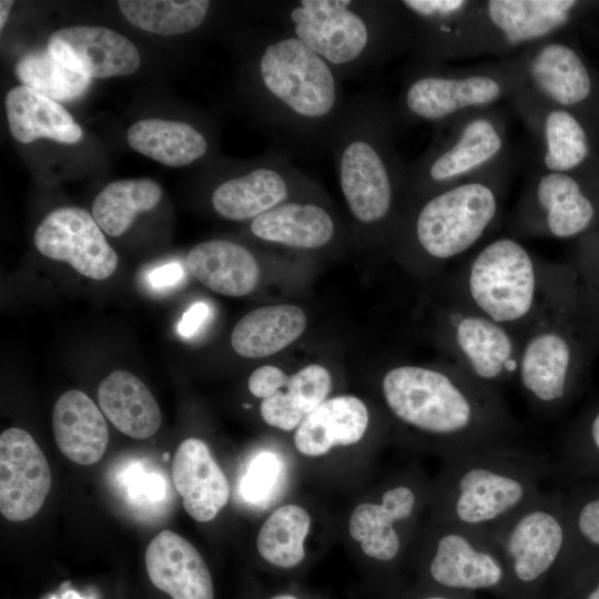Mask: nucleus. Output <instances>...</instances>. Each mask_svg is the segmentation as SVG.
<instances>
[{"label": "nucleus", "instance_id": "f257e3e1", "mask_svg": "<svg viewBox=\"0 0 599 599\" xmlns=\"http://www.w3.org/2000/svg\"><path fill=\"white\" fill-rule=\"evenodd\" d=\"M250 74L260 114L277 142L297 152L329 150L347 101L324 59L286 29L271 27L253 48Z\"/></svg>", "mask_w": 599, "mask_h": 599}, {"label": "nucleus", "instance_id": "f03ea898", "mask_svg": "<svg viewBox=\"0 0 599 599\" xmlns=\"http://www.w3.org/2000/svg\"><path fill=\"white\" fill-rule=\"evenodd\" d=\"M395 108L376 91L354 95L332 136L338 184L352 219L367 230L392 229L399 215L406 164L395 145Z\"/></svg>", "mask_w": 599, "mask_h": 599}, {"label": "nucleus", "instance_id": "7ed1b4c3", "mask_svg": "<svg viewBox=\"0 0 599 599\" xmlns=\"http://www.w3.org/2000/svg\"><path fill=\"white\" fill-rule=\"evenodd\" d=\"M570 263H554L502 235L479 246L458 266L448 302L480 314L520 336L572 290Z\"/></svg>", "mask_w": 599, "mask_h": 599}, {"label": "nucleus", "instance_id": "20e7f679", "mask_svg": "<svg viewBox=\"0 0 599 599\" xmlns=\"http://www.w3.org/2000/svg\"><path fill=\"white\" fill-rule=\"evenodd\" d=\"M267 13L341 79L382 65L412 47L410 23L400 1H273Z\"/></svg>", "mask_w": 599, "mask_h": 599}, {"label": "nucleus", "instance_id": "39448f33", "mask_svg": "<svg viewBox=\"0 0 599 599\" xmlns=\"http://www.w3.org/2000/svg\"><path fill=\"white\" fill-rule=\"evenodd\" d=\"M517 164L518 156L404 204L395 236L430 264L459 258L496 227Z\"/></svg>", "mask_w": 599, "mask_h": 599}, {"label": "nucleus", "instance_id": "423d86ee", "mask_svg": "<svg viewBox=\"0 0 599 599\" xmlns=\"http://www.w3.org/2000/svg\"><path fill=\"white\" fill-rule=\"evenodd\" d=\"M599 353V308L576 286L521 336L517 377L540 405L564 402Z\"/></svg>", "mask_w": 599, "mask_h": 599}, {"label": "nucleus", "instance_id": "0eeeda50", "mask_svg": "<svg viewBox=\"0 0 599 599\" xmlns=\"http://www.w3.org/2000/svg\"><path fill=\"white\" fill-rule=\"evenodd\" d=\"M382 390L394 416L434 435L463 437L498 419L488 387L454 365L395 366L384 375Z\"/></svg>", "mask_w": 599, "mask_h": 599}, {"label": "nucleus", "instance_id": "6e6552de", "mask_svg": "<svg viewBox=\"0 0 599 599\" xmlns=\"http://www.w3.org/2000/svg\"><path fill=\"white\" fill-rule=\"evenodd\" d=\"M524 83L518 54L468 68L413 61L394 104L397 123L440 126L510 100Z\"/></svg>", "mask_w": 599, "mask_h": 599}, {"label": "nucleus", "instance_id": "1a4fd4ad", "mask_svg": "<svg viewBox=\"0 0 599 599\" xmlns=\"http://www.w3.org/2000/svg\"><path fill=\"white\" fill-rule=\"evenodd\" d=\"M436 129L428 149L406 164L402 207L517 156L507 119L496 106L466 113Z\"/></svg>", "mask_w": 599, "mask_h": 599}, {"label": "nucleus", "instance_id": "9d476101", "mask_svg": "<svg viewBox=\"0 0 599 599\" xmlns=\"http://www.w3.org/2000/svg\"><path fill=\"white\" fill-rule=\"evenodd\" d=\"M576 0H464L449 40V59L511 57L558 37L573 20Z\"/></svg>", "mask_w": 599, "mask_h": 599}, {"label": "nucleus", "instance_id": "9b49d317", "mask_svg": "<svg viewBox=\"0 0 599 599\" xmlns=\"http://www.w3.org/2000/svg\"><path fill=\"white\" fill-rule=\"evenodd\" d=\"M599 206L573 173L535 169L508 220L515 237L568 240L595 227Z\"/></svg>", "mask_w": 599, "mask_h": 599}, {"label": "nucleus", "instance_id": "f8f14e48", "mask_svg": "<svg viewBox=\"0 0 599 599\" xmlns=\"http://www.w3.org/2000/svg\"><path fill=\"white\" fill-rule=\"evenodd\" d=\"M439 337L453 365L490 386L517 375L521 336L448 302L439 315Z\"/></svg>", "mask_w": 599, "mask_h": 599}, {"label": "nucleus", "instance_id": "ddd939ff", "mask_svg": "<svg viewBox=\"0 0 599 599\" xmlns=\"http://www.w3.org/2000/svg\"><path fill=\"white\" fill-rule=\"evenodd\" d=\"M317 189V184L290 161L287 153L275 150L219 182L210 202L215 213L226 220L253 221Z\"/></svg>", "mask_w": 599, "mask_h": 599}, {"label": "nucleus", "instance_id": "4468645a", "mask_svg": "<svg viewBox=\"0 0 599 599\" xmlns=\"http://www.w3.org/2000/svg\"><path fill=\"white\" fill-rule=\"evenodd\" d=\"M33 241L45 257L67 262L92 280H105L118 267V254L94 217L81 207L63 206L51 211L37 227Z\"/></svg>", "mask_w": 599, "mask_h": 599}, {"label": "nucleus", "instance_id": "2eb2a0df", "mask_svg": "<svg viewBox=\"0 0 599 599\" xmlns=\"http://www.w3.org/2000/svg\"><path fill=\"white\" fill-rule=\"evenodd\" d=\"M509 101L531 134L537 169L573 173L586 163L590 141L578 116L541 100L525 83Z\"/></svg>", "mask_w": 599, "mask_h": 599}, {"label": "nucleus", "instance_id": "dca6fc26", "mask_svg": "<svg viewBox=\"0 0 599 599\" xmlns=\"http://www.w3.org/2000/svg\"><path fill=\"white\" fill-rule=\"evenodd\" d=\"M525 87L549 104L577 116L595 91L589 68L577 50L558 37L518 53Z\"/></svg>", "mask_w": 599, "mask_h": 599}, {"label": "nucleus", "instance_id": "f3484780", "mask_svg": "<svg viewBox=\"0 0 599 599\" xmlns=\"http://www.w3.org/2000/svg\"><path fill=\"white\" fill-rule=\"evenodd\" d=\"M51 486L47 458L32 436L8 428L0 436V511L10 521L33 517Z\"/></svg>", "mask_w": 599, "mask_h": 599}, {"label": "nucleus", "instance_id": "a211bd4d", "mask_svg": "<svg viewBox=\"0 0 599 599\" xmlns=\"http://www.w3.org/2000/svg\"><path fill=\"white\" fill-rule=\"evenodd\" d=\"M48 51L69 69L88 78L129 75L140 65L136 47L119 32L95 26H72L54 31Z\"/></svg>", "mask_w": 599, "mask_h": 599}, {"label": "nucleus", "instance_id": "6ab92c4d", "mask_svg": "<svg viewBox=\"0 0 599 599\" xmlns=\"http://www.w3.org/2000/svg\"><path fill=\"white\" fill-rule=\"evenodd\" d=\"M151 582L172 599H213L209 568L197 549L171 530H162L145 550Z\"/></svg>", "mask_w": 599, "mask_h": 599}, {"label": "nucleus", "instance_id": "aec40b11", "mask_svg": "<svg viewBox=\"0 0 599 599\" xmlns=\"http://www.w3.org/2000/svg\"><path fill=\"white\" fill-rule=\"evenodd\" d=\"M172 479L184 509L196 521L214 519L229 500L227 479L207 445L199 438H187L179 445Z\"/></svg>", "mask_w": 599, "mask_h": 599}, {"label": "nucleus", "instance_id": "412c9836", "mask_svg": "<svg viewBox=\"0 0 599 599\" xmlns=\"http://www.w3.org/2000/svg\"><path fill=\"white\" fill-rule=\"evenodd\" d=\"M302 196L251 221V233L258 240L297 250L314 251L329 245L337 234L333 213L318 200Z\"/></svg>", "mask_w": 599, "mask_h": 599}, {"label": "nucleus", "instance_id": "4be33fe9", "mask_svg": "<svg viewBox=\"0 0 599 599\" xmlns=\"http://www.w3.org/2000/svg\"><path fill=\"white\" fill-rule=\"evenodd\" d=\"M52 429L62 454L80 465H92L101 459L109 430L99 407L81 390L62 394L53 407Z\"/></svg>", "mask_w": 599, "mask_h": 599}, {"label": "nucleus", "instance_id": "5701e85b", "mask_svg": "<svg viewBox=\"0 0 599 599\" xmlns=\"http://www.w3.org/2000/svg\"><path fill=\"white\" fill-rule=\"evenodd\" d=\"M186 266L204 286L225 296L240 297L253 292L260 265L244 245L229 240L196 244L186 256Z\"/></svg>", "mask_w": 599, "mask_h": 599}, {"label": "nucleus", "instance_id": "b1692460", "mask_svg": "<svg viewBox=\"0 0 599 599\" xmlns=\"http://www.w3.org/2000/svg\"><path fill=\"white\" fill-rule=\"evenodd\" d=\"M365 404L352 395L325 399L298 425L294 444L306 456H322L335 446L358 443L368 426Z\"/></svg>", "mask_w": 599, "mask_h": 599}, {"label": "nucleus", "instance_id": "393cba45", "mask_svg": "<svg viewBox=\"0 0 599 599\" xmlns=\"http://www.w3.org/2000/svg\"><path fill=\"white\" fill-rule=\"evenodd\" d=\"M103 414L122 434L148 439L160 428V407L145 384L129 370L116 369L98 387Z\"/></svg>", "mask_w": 599, "mask_h": 599}, {"label": "nucleus", "instance_id": "a878e982", "mask_svg": "<svg viewBox=\"0 0 599 599\" xmlns=\"http://www.w3.org/2000/svg\"><path fill=\"white\" fill-rule=\"evenodd\" d=\"M4 104L10 133L18 142L50 139L72 144L83 135L80 125L59 102L23 84L7 93Z\"/></svg>", "mask_w": 599, "mask_h": 599}, {"label": "nucleus", "instance_id": "bb28decb", "mask_svg": "<svg viewBox=\"0 0 599 599\" xmlns=\"http://www.w3.org/2000/svg\"><path fill=\"white\" fill-rule=\"evenodd\" d=\"M306 325V315L296 305L258 307L236 323L232 331L231 345L242 357H267L295 342Z\"/></svg>", "mask_w": 599, "mask_h": 599}, {"label": "nucleus", "instance_id": "cd10ccee", "mask_svg": "<svg viewBox=\"0 0 599 599\" xmlns=\"http://www.w3.org/2000/svg\"><path fill=\"white\" fill-rule=\"evenodd\" d=\"M414 493L404 486L384 493L382 504L358 505L349 520V534L361 542L363 552L374 559L388 561L399 551V537L393 527L396 520L412 515Z\"/></svg>", "mask_w": 599, "mask_h": 599}, {"label": "nucleus", "instance_id": "c85d7f7f", "mask_svg": "<svg viewBox=\"0 0 599 599\" xmlns=\"http://www.w3.org/2000/svg\"><path fill=\"white\" fill-rule=\"evenodd\" d=\"M129 145L136 152L167 166H185L209 150V139L187 122L145 119L128 130Z\"/></svg>", "mask_w": 599, "mask_h": 599}, {"label": "nucleus", "instance_id": "c756f323", "mask_svg": "<svg viewBox=\"0 0 599 599\" xmlns=\"http://www.w3.org/2000/svg\"><path fill=\"white\" fill-rule=\"evenodd\" d=\"M562 541V527L551 514L537 510L524 516L508 539L517 578L532 581L546 572L555 562Z\"/></svg>", "mask_w": 599, "mask_h": 599}, {"label": "nucleus", "instance_id": "7c9ffc66", "mask_svg": "<svg viewBox=\"0 0 599 599\" xmlns=\"http://www.w3.org/2000/svg\"><path fill=\"white\" fill-rule=\"evenodd\" d=\"M430 575L446 587L483 589L496 586L502 570L489 554L476 550L465 537L448 534L438 541Z\"/></svg>", "mask_w": 599, "mask_h": 599}, {"label": "nucleus", "instance_id": "2f4dec72", "mask_svg": "<svg viewBox=\"0 0 599 599\" xmlns=\"http://www.w3.org/2000/svg\"><path fill=\"white\" fill-rule=\"evenodd\" d=\"M458 486L456 514L466 524H480L504 515L525 494L518 480L486 468L466 471Z\"/></svg>", "mask_w": 599, "mask_h": 599}, {"label": "nucleus", "instance_id": "473e14b6", "mask_svg": "<svg viewBox=\"0 0 599 599\" xmlns=\"http://www.w3.org/2000/svg\"><path fill=\"white\" fill-rule=\"evenodd\" d=\"M331 386L332 377L324 366L307 365L290 376L285 392L262 400L261 416L270 426L290 432L326 399Z\"/></svg>", "mask_w": 599, "mask_h": 599}, {"label": "nucleus", "instance_id": "72a5a7b5", "mask_svg": "<svg viewBox=\"0 0 599 599\" xmlns=\"http://www.w3.org/2000/svg\"><path fill=\"white\" fill-rule=\"evenodd\" d=\"M162 197L161 186L146 177L109 183L92 203V216L110 236L124 234L136 215L153 210Z\"/></svg>", "mask_w": 599, "mask_h": 599}, {"label": "nucleus", "instance_id": "f704fd0d", "mask_svg": "<svg viewBox=\"0 0 599 599\" xmlns=\"http://www.w3.org/2000/svg\"><path fill=\"white\" fill-rule=\"evenodd\" d=\"M122 14L136 28L160 35H177L199 29L207 19L209 0H121Z\"/></svg>", "mask_w": 599, "mask_h": 599}, {"label": "nucleus", "instance_id": "c9c22d12", "mask_svg": "<svg viewBox=\"0 0 599 599\" xmlns=\"http://www.w3.org/2000/svg\"><path fill=\"white\" fill-rule=\"evenodd\" d=\"M311 518L297 505H284L272 512L260 529L256 546L263 559L282 567L292 568L304 559V539L308 534Z\"/></svg>", "mask_w": 599, "mask_h": 599}, {"label": "nucleus", "instance_id": "e433bc0d", "mask_svg": "<svg viewBox=\"0 0 599 599\" xmlns=\"http://www.w3.org/2000/svg\"><path fill=\"white\" fill-rule=\"evenodd\" d=\"M20 82L57 102L81 97L91 83L84 77L61 62L48 49H35L24 53L14 67Z\"/></svg>", "mask_w": 599, "mask_h": 599}, {"label": "nucleus", "instance_id": "4c0bfd02", "mask_svg": "<svg viewBox=\"0 0 599 599\" xmlns=\"http://www.w3.org/2000/svg\"><path fill=\"white\" fill-rule=\"evenodd\" d=\"M282 471V461L271 451L258 454L243 477L241 491L251 502H262L272 495Z\"/></svg>", "mask_w": 599, "mask_h": 599}, {"label": "nucleus", "instance_id": "58836bf2", "mask_svg": "<svg viewBox=\"0 0 599 599\" xmlns=\"http://www.w3.org/2000/svg\"><path fill=\"white\" fill-rule=\"evenodd\" d=\"M570 264L583 291L599 308V232L581 236L575 258Z\"/></svg>", "mask_w": 599, "mask_h": 599}, {"label": "nucleus", "instance_id": "ea45409f", "mask_svg": "<svg viewBox=\"0 0 599 599\" xmlns=\"http://www.w3.org/2000/svg\"><path fill=\"white\" fill-rule=\"evenodd\" d=\"M290 377L278 367L263 365L252 372L247 386L250 392L258 398H268L286 387Z\"/></svg>", "mask_w": 599, "mask_h": 599}, {"label": "nucleus", "instance_id": "a19ab883", "mask_svg": "<svg viewBox=\"0 0 599 599\" xmlns=\"http://www.w3.org/2000/svg\"><path fill=\"white\" fill-rule=\"evenodd\" d=\"M211 316V308L205 302H196L182 315L177 332L185 338L195 336Z\"/></svg>", "mask_w": 599, "mask_h": 599}, {"label": "nucleus", "instance_id": "79ce46f5", "mask_svg": "<svg viewBox=\"0 0 599 599\" xmlns=\"http://www.w3.org/2000/svg\"><path fill=\"white\" fill-rule=\"evenodd\" d=\"M184 277V268L177 262H171L153 268L148 274V283L155 290L176 286Z\"/></svg>", "mask_w": 599, "mask_h": 599}, {"label": "nucleus", "instance_id": "37998d69", "mask_svg": "<svg viewBox=\"0 0 599 599\" xmlns=\"http://www.w3.org/2000/svg\"><path fill=\"white\" fill-rule=\"evenodd\" d=\"M578 528L590 542L599 545V498L583 506L578 517Z\"/></svg>", "mask_w": 599, "mask_h": 599}, {"label": "nucleus", "instance_id": "c03bdc74", "mask_svg": "<svg viewBox=\"0 0 599 599\" xmlns=\"http://www.w3.org/2000/svg\"><path fill=\"white\" fill-rule=\"evenodd\" d=\"M589 434L596 448L599 449V409L593 415L589 425Z\"/></svg>", "mask_w": 599, "mask_h": 599}, {"label": "nucleus", "instance_id": "a18cd8bd", "mask_svg": "<svg viewBox=\"0 0 599 599\" xmlns=\"http://www.w3.org/2000/svg\"><path fill=\"white\" fill-rule=\"evenodd\" d=\"M13 3L11 0L0 1V30H3Z\"/></svg>", "mask_w": 599, "mask_h": 599}, {"label": "nucleus", "instance_id": "49530a36", "mask_svg": "<svg viewBox=\"0 0 599 599\" xmlns=\"http://www.w3.org/2000/svg\"><path fill=\"white\" fill-rule=\"evenodd\" d=\"M271 599H297V598L293 595H277Z\"/></svg>", "mask_w": 599, "mask_h": 599}, {"label": "nucleus", "instance_id": "de8ad7c7", "mask_svg": "<svg viewBox=\"0 0 599 599\" xmlns=\"http://www.w3.org/2000/svg\"><path fill=\"white\" fill-rule=\"evenodd\" d=\"M587 599H599V586L589 595Z\"/></svg>", "mask_w": 599, "mask_h": 599}, {"label": "nucleus", "instance_id": "09e8293b", "mask_svg": "<svg viewBox=\"0 0 599 599\" xmlns=\"http://www.w3.org/2000/svg\"><path fill=\"white\" fill-rule=\"evenodd\" d=\"M426 599H446V598H441V597H430V598H426Z\"/></svg>", "mask_w": 599, "mask_h": 599}]
</instances>
